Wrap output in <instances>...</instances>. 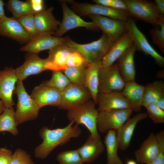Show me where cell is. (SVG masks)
Here are the masks:
<instances>
[{
  "label": "cell",
  "instance_id": "cell-17",
  "mask_svg": "<svg viewBox=\"0 0 164 164\" xmlns=\"http://www.w3.org/2000/svg\"><path fill=\"white\" fill-rule=\"evenodd\" d=\"M62 94V92L58 90L42 83L35 87L30 96L40 109L47 105L58 107L61 101Z\"/></svg>",
  "mask_w": 164,
  "mask_h": 164
},
{
  "label": "cell",
  "instance_id": "cell-2",
  "mask_svg": "<svg viewBox=\"0 0 164 164\" xmlns=\"http://www.w3.org/2000/svg\"><path fill=\"white\" fill-rule=\"evenodd\" d=\"M128 8L130 16L151 24L155 28L159 29L164 22L162 14L153 2L145 0H123Z\"/></svg>",
  "mask_w": 164,
  "mask_h": 164
},
{
  "label": "cell",
  "instance_id": "cell-6",
  "mask_svg": "<svg viewBox=\"0 0 164 164\" xmlns=\"http://www.w3.org/2000/svg\"><path fill=\"white\" fill-rule=\"evenodd\" d=\"M75 13L82 16L91 15H100L117 20L126 22L130 16L127 11L115 9L98 4L79 3L73 0H66Z\"/></svg>",
  "mask_w": 164,
  "mask_h": 164
},
{
  "label": "cell",
  "instance_id": "cell-15",
  "mask_svg": "<svg viewBox=\"0 0 164 164\" xmlns=\"http://www.w3.org/2000/svg\"><path fill=\"white\" fill-rule=\"evenodd\" d=\"M47 62V58L42 59L38 54L27 53L24 63L15 69L18 80L22 81L29 75L38 74L48 70Z\"/></svg>",
  "mask_w": 164,
  "mask_h": 164
},
{
  "label": "cell",
  "instance_id": "cell-39",
  "mask_svg": "<svg viewBox=\"0 0 164 164\" xmlns=\"http://www.w3.org/2000/svg\"><path fill=\"white\" fill-rule=\"evenodd\" d=\"M10 164H34V162L26 151L18 148L12 154Z\"/></svg>",
  "mask_w": 164,
  "mask_h": 164
},
{
  "label": "cell",
  "instance_id": "cell-47",
  "mask_svg": "<svg viewBox=\"0 0 164 164\" xmlns=\"http://www.w3.org/2000/svg\"><path fill=\"white\" fill-rule=\"evenodd\" d=\"M5 108L4 102L2 100H0V115L3 112Z\"/></svg>",
  "mask_w": 164,
  "mask_h": 164
},
{
  "label": "cell",
  "instance_id": "cell-44",
  "mask_svg": "<svg viewBox=\"0 0 164 164\" xmlns=\"http://www.w3.org/2000/svg\"><path fill=\"white\" fill-rule=\"evenodd\" d=\"M156 5L160 12L162 14H164V0H155Z\"/></svg>",
  "mask_w": 164,
  "mask_h": 164
},
{
  "label": "cell",
  "instance_id": "cell-7",
  "mask_svg": "<svg viewBox=\"0 0 164 164\" xmlns=\"http://www.w3.org/2000/svg\"><path fill=\"white\" fill-rule=\"evenodd\" d=\"M133 111L132 108H127L99 112L96 122L97 131L105 133L110 130H117L130 118Z\"/></svg>",
  "mask_w": 164,
  "mask_h": 164
},
{
  "label": "cell",
  "instance_id": "cell-34",
  "mask_svg": "<svg viewBox=\"0 0 164 164\" xmlns=\"http://www.w3.org/2000/svg\"><path fill=\"white\" fill-rule=\"evenodd\" d=\"M85 68L68 67L63 71L71 83L84 86Z\"/></svg>",
  "mask_w": 164,
  "mask_h": 164
},
{
  "label": "cell",
  "instance_id": "cell-8",
  "mask_svg": "<svg viewBox=\"0 0 164 164\" xmlns=\"http://www.w3.org/2000/svg\"><path fill=\"white\" fill-rule=\"evenodd\" d=\"M60 2L63 18L57 29L53 34V36L61 37L69 30L79 27H84L94 31L100 29L92 22H87L82 19L68 6L66 0H61Z\"/></svg>",
  "mask_w": 164,
  "mask_h": 164
},
{
  "label": "cell",
  "instance_id": "cell-4",
  "mask_svg": "<svg viewBox=\"0 0 164 164\" xmlns=\"http://www.w3.org/2000/svg\"><path fill=\"white\" fill-rule=\"evenodd\" d=\"M96 104L90 100L85 104L67 111V117L70 122L78 125H83L88 129L93 136L101 138L96 127L98 112L96 108Z\"/></svg>",
  "mask_w": 164,
  "mask_h": 164
},
{
  "label": "cell",
  "instance_id": "cell-43",
  "mask_svg": "<svg viewBox=\"0 0 164 164\" xmlns=\"http://www.w3.org/2000/svg\"><path fill=\"white\" fill-rule=\"evenodd\" d=\"M92 1L96 4L111 7L112 0H94Z\"/></svg>",
  "mask_w": 164,
  "mask_h": 164
},
{
  "label": "cell",
  "instance_id": "cell-23",
  "mask_svg": "<svg viewBox=\"0 0 164 164\" xmlns=\"http://www.w3.org/2000/svg\"><path fill=\"white\" fill-rule=\"evenodd\" d=\"M159 151L156 135L151 132L139 148L134 152L136 162L147 164L155 158Z\"/></svg>",
  "mask_w": 164,
  "mask_h": 164
},
{
  "label": "cell",
  "instance_id": "cell-22",
  "mask_svg": "<svg viewBox=\"0 0 164 164\" xmlns=\"http://www.w3.org/2000/svg\"><path fill=\"white\" fill-rule=\"evenodd\" d=\"M65 43L55 46L48 52V56L46 58L48 70L62 72L66 69V61L73 49Z\"/></svg>",
  "mask_w": 164,
  "mask_h": 164
},
{
  "label": "cell",
  "instance_id": "cell-1",
  "mask_svg": "<svg viewBox=\"0 0 164 164\" xmlns=\"http://www.w3.org/2000/svg\"><path fill=\"white\" fill-rule=\"evenodd\" d=\"M74 122L71 121L66 127L50 129L44 126L39 131V135L43 142L35 150V156L37 158L43 159L57 146L63 145L69 142L71 138L79 137L82 131Z\"/></svg>",
  "mask_w": 164,
  "mask_h": 164
},
{
  "label": "cell",
  "instance_id": "cell-29",
  "mask_svg": "<svg viewBox=\"0 0 164 164\" xmlns=\"http://www.w3.org/2000/svg\"><path fill=\"white\" fill-rule=\"evenodd\" d=\"M164 97V83L162 80L149 83L145 86L142 106L145 107L155 103L160 98Z\"/></svg>",
  "mask_w": 164,
  "mask_h": 164
},
{
  "label": "cell",
  "instance_id": "cell-27",
  "mask_svg": "<svg viewBox=\"0 0 164 164\" xmlns=\"http://www.w3.org/2000/svg\"><path fill=\"white\" fill-rule=\"evenodd\" d=\"M102 67V60L88 63L85 68L84 86L89 91L92 99L96 104L98 93L99 73Z\"/></svg>",
  "mask_w": 164,
  "mask_h": 164
},
{
  "label": "cell",
  "instance_id": "cell-3",
  "mask_svg": "<svg viewBox=\"0 0 164 164\" xmlns=\"http://www.w3.org/2000/svg\"><path fill=\"white\" fill-rule=\"evenodd\" d=\"M66 44L79 52L88 63L102 60L114 42L103 33L97 40L87 44H81L73 41L69 36L66 37Z\"/></svg>",
  "mask_w": 164,
  "mask_h": 164
},
{
  "label": "cell",
  "instance_id": "cell-30",
  "mask_svg": "<svg viewBox=\"0 0 164 164\" xmlns=\"http://www.w3.org/2000/svg\"><path fill=\"white\" fill-rule=\"evenodd\" d=\"M6 7L12 13V16L17 19L24 15H35L36 14L32 9L29 0L26 1L9 0L7 1Z\"/></svg>",
  "mask_w": 164,
  "mask_h": 164
},
{
  "label": "cell",
  "instance_id": "cell-48",
  "mask_svg": "<svg viewBox=\"0 0 164 164\" xmlns=\"http://www.w3.org/2000/svg\"><path fill=\"white\" fill-rule=\"evenodd\" d=\"M164 70H162L159 71L157 74V77L159 78H163L164 76Z\"/></svg>",
  "mask_w": 164,
  "mask_h": 164
},
{
  "label": "cell",
  "instance_id": "cell-38",
  "mask_svg": "<svg viewBox=\"0 0 164 164\" xmlns=\"http://www.w3.org/2000/svg\"><path fill=\"white\" fill-rule=\"evenodd\" d=\"M161 28H154L150 30L149 34L152 37V43L155 44L162 52L164 53V22L160 26Z\"/></svg>",
  "mask_w": 164,
  "mask_h": 164
},
{
  "label": "cell",
  "instance_id": "cell-20",
  "mask_svg": "<svg viewBox=\"0 0 164 164\" xmlns=\"http://www.w3.org/2000/svg\"><path fill=\"white\" fill-rule=\"evenodd\" d=\"M96 104L98 106L97 110L98 112L113 109L132 108L121 92L98 93Z\"/></svg>",
  "mask_w": 164,
  "mask_h": 164
},
{
  "label": "cell",
  "instance_id": "cell-25",
  "mask_svg": "<svg viewBox=\"0 0 164 164\" xmlns=\"http://www.w3.org/2000/svg\"><path fill=\"white\" fill-rule=\"evenodd\" d=\"M53 7L36 14L34 21L36 28L40 33L43 32L54 33L59 27L60 22L53 16Z\"/></svg>",
  "mask_w": 164,
  "mask_h": 164
},
{
  "label": "cell",
  "instance_id": "cell-41",
  "mask_svg": "<svg viewBox=\"0 0 164 164\" xmlns=\"http://www.w3.org/2000/svg\"><path fill=\"white\" fill-rule=\"evenodd\" d=\"M29 0L31 5L32 9L36 14L45 9V4L43 0Z\"/></svg>",
  "mask_w": 164,
  "mask_h": 164
},
{
  "label": "cell",
  "instance_id": "cell-24",
  "mask_svg": "<svg viewBox=\"0 0 164 164\" xmlns=\"http://www.w3.org/2000/svg\"><path fill=\"white\" fill-rule=\"evenodd\" d=\"M84 163H90L97 159L103 152L104 147L101 138L90 134L83 145L77 149Z\"/></svg>",
  "mask_w": 164,
  "mask_h": 164
},
{
  "label": "cell",
  "instance_id": "cell-19",
  "mask_svg": "<svg viewBox=\"0 0 164 164\" xmlns=\"http://www.w3.org/2000/svg\"><path fill=\"white\" fill-rule=\"evenodd\" d=\"M137 50L133 43L118 59L116 64L125 82L134 81L136 74L134 56Z\"/></svg>",
  "mask_w": 164,
  "mask_h": 164
},
{
  "label": "cell",
  "instance_id": "cell-12",
  "mask_svg": "<svg viewBox=\"0 0 164 164\" xmlns=\"http://www.w3.org/2000/svg\"><path fill=\"white\" fill-rule=\"evenodd\" d=\"M54 33L46 32L39 33L37 36L31 38L28 43L20 48V50L38 54L41 51L49 50L55 46L66 42V37H56L52 36Z\"/></svg>",
  "mask_w": 164,
  "mask_h": 164
},
{
  "label": "cell",
  "instance_id": "cell-14",
  "mask_svg": "<svg viewBox=\"0 0 164 164\" xmlns=\"http://www.w3.org/2000/svg\"><path fill=\"white\" fill-rule=\"evenodd\" d=\"M0 35L10 38L20 44H26L31 39L17 19L13 16H6L0 19Z\"/></svg>",
  "mask_w": 164,
  "mask_h": 164
},
{
  "label": "cell",
  "instance_id": "cell-16",
  "mask_svg": "<svg viewBox=\"0 0 164 164\" xmlns=\"http://www.w3.org/2000/svg\"><path fill=\"white\" fill-rule=\"evenodd\" d=\"M18 80L15 70L12 67H6L0 71V99L6 108H11L15 105L12 94Z\"/></svg>",
  "mask_w": 164,
  "mask_h": 164
},
{
  "label": "cell",
  "instance_id": "cell-45",
  "mask_svg": "<svg viewBox=\"0 0 164 164\" xmlns=\"http://www.w3.org/2000/svg\"><path fill=\"white\" fill-rule=\"evenodd\" d=\"M4 1L2 0H0V19L6 16L5 14L4 9Z\"/></svg>",
  "mask_w": 164,
  "mask_h": 164
},
{
  "label": "cell",
  "instance_id": "cell-21",
  "mask_svg": "<svg viewBox=\"0 0 164 164\" xmlns=\"http://www.w3.org/2000/svg\"><path fill=\"white\" fill-rule=\"evenodd\" d=\"M132 37L127 31L124 33L112 46L102 60L101 68L108 67L114 64L124 52L133 43Z\"/></svg>",
  "mask_w": 164,
  "mask_h": 164
},
{
  "label": "cell",
  "instance_id": "cell-5",
  "mask_svg": "<svg viewBox=\"0 0 164 164\" xmlns=\"http://www.w3.org/2000/svg\"><path fill=\"white\" fill-rule=\"evenodd\" d=\"M14 93L17 96L15 118L18 125L32 120L37 117L40 108L35 101L27 93L22 81L18 80Z\"/></svg>",
  "mask_w": 164,
  "mask_h": 164
},
{
  "label": "cell",
  "instance_id": "cell-36",
  "mask_svg": "<svg viewBox=\"0 0 164 164\" xmlns=\"http://www.w3.org/2000/svg\"><path fill=\"white\" fill-rule=\"evenodd\" d=\"M88 64L84 56L78 51L73 49L67 58L65 67L66 68L86 67Z\"/></svg>",
  "mask_w": 164,
  "mask_h": 164
},
{
  "label": "cell",
  "instance_id": "cell-11",
  "mask_svg": "<svg viewBox=\"0 0 164 164\" xmlns=\"http://www.w3.org/2000/svg\"><path fill=\"white\" fill-rule=\"evenodd\" d=\"M127 31L131 35L137 50L149 55L160 67H164V58L149 44L143 33L137 27L135 20L131 17L125 22Z\"/></svg>",
  "mask_w": 164,
  "mask_h": 164
},
{
  "label": "cell",
  "instance_id": "cell-13",
  "mask_svg": "<svg viewBox=\"0 0 164 164\" xmlns=\"http://www.w3.org/2000/svg\"><path fill=\"white\" fill-rule=\"evenodd\" d=\"M88 16L114 43L128 31L125 22L98 15H91Z\"/></svg>",
  "mask_w": 164,
  "mask_h": 164
},
{
  "label": "cell",
  "instance_id": "cell-35",
  "mask_svg": "<svg viewBox=\"0 0 164 164\" xmlns=\"http://www.w3.org/2000/svg\"><path fill=\"white\" fill-rule=\"evenodd\" d=\"M34 15H26L17 19L31 38H34L39 34L35 26Z\"/></svg>",
  "mask_w": 164,
  "mask_h": 164
},
{
  "label": "cell",
  "instance_id": "cell-40",
  "mask_svg": "<svg viewBox=\"0 0 164 164\" xmlns=\"http://www.w3.org/2000/svg\"><path fill=\"white\" fill-rule=\"evenodd\" d=\"M12 155L11 150L4 148H0V164H10Z\"/></svg>",
  "mask_w": 164,
  "mask_h": 164
},
{
  "label": "cell",
  "instance_id": "cell-37",
  "mask_svg": "<svg viewBox=\"0 0 164 164\" xmlns=\"http://www.w3.org/2000/svg\"><path fill=\"white\" fill-rule=\"evenodd\" d=\"M148 116L156 124L164 123V111L159 108L155 103L150 104L145 107Z\"/></svg>",
  "mask_w": 164,
  "mask_h": 164
},
{
  "label": "cell",
  "instance_id": "cell-9",
  "mask_svg": "<svg viewBox=\"0 0 164 164\" xmlns=\"http://www.w3.org/2000/svg\"><path fill=\"white\" fill-rule=\"evenodd\" d=\"M98 80L99 93L121 92L125 84L116 64L101 68L99 73Z\"/></svg>",
  "mask_w": 164,
  "mask_h": 164
},
{
  "label": "cell",
  "instance_id": "cell-42",
  "mask_svg": "<svg viewBox=\"0 0 164 164\" xmlns=\"http://www.w3.org/2000/svg\"><path fill=\"white\" fill-rule=\"evenodd\" d=\"M111 7L119 10L128 11L127 5L123 0H112Z\"/></svg>",
  "mask_w": 164,
  "mask_h": 164
},
{
  "label": "cell",
  "instance_id": "cell-10",
  "mask_svg": "<svg viewBox=\"0 0 164 164\" xmlns=\"http://www.w3.org/2000/svg\"><path fill=\"white\" fill-rule=\"evenodd\" d=\"M92 98L91 93L84 86L70 83L62 92L60 109L67 111L80 106Z\"/></svg>",
  "mask_w": 164,
  "mask_h": 164
},
{
  "label": "cell",
  "instance_id": "cell-32",
  "mask_svg": "<svg viewBox=\"0 0 164 164\" xmlns=\"http://www.w3.org/2000/svg\"><path fill=\"white\" fill-rule=\"evenodd\" d=\"M70 83L66 75L59 71H53L51 78L42 83L46 86L56 89L61 92H63Z\"/></svg>",
  "mask_w": 164,
  "mask_h": 164
},
{
  "label": "cell",
  "instance_id": "cell-28",
  "mask_svg": "<svg viewBox=\"0 0 164 164\" xmlns=\"http://www.w3.org/2000/svg\"><path fill=\"white\" fill-rule=\"evenodd\" d=\"M115 130L108 131L105 137L104 144L106 149L107 164H124L118 154V145Z\"/></svg>",
  "mask_w": 164,
  "mask_h": 164
},
{
  "label": "cell",
  "instance_id": "cell-46",
  "mask_svg": "<svg viewBox=\"0 0 164 164\" xmlns=\"http://www.w3.org/2000/svg\"><path fill=\"white\" fill-rule=\"evenodd\" d=\"M155 103L159 108L164 111V97L159 99Z\"/></svg>",
  "mask_w": 164,
  "mask_h": 164
},
{
  "label": "cell",
  "instance_id": "cell-18",
  "mask_svg": "<svg viewBox=\"0 0 164 164\" xmlns=\"http://www.w3.org/2000/svg\"><path fill=\"white\" fill-rule=\"evenodd\" d=\"M148 116L147 113H139L129 118L117 130L116 136L118 147L120 150L125 151L128 148L137 124Z\"/></svg>",
  "mask_w": 164,
  "mask_h": 164
},
{
  "label": "cell",
  "instance_id": "cell-33",
  "mask_svg": "<svg viewBox=\"0 0 164 164\" xmlns=\"http://www.w3.org/2000/svg\"><path fill=\"white\" fill-rule=\"evenodd\" d=\"M56 159L59 164H84L77 149L59 153Z\"/></svg>",
  "mask_w": 164,
  "mask_h": 164
},
{
  "label": "cell",
  "instance_id": "cell-31",
  "mask_svg": "<svg viewBox=\"0 0 164 164\" xmlns=\"http://www.w3.org/2000/svg\"><path fill=\"white\" fill-rule=\"evenodd\" d=\"M14 109L12 107L6 108L0 115V132L6 131L15 135L19 134L18 124L15 118Z\"/></svg>",
  "mask_w": 164,
  "mask_h": 164
},
{
  "label": "cell",
  "instance_id": "cell-49",
  "mask_svg": "<svg viewBox=\"0 0 164 164\" xmlns=\"http://www.w3.org/2000/svg\"><path fill=\"white\" fill-rule=\"evenodd\" d=\"M126 164H137V162L134 160L128 159L126 161Z\"/></svg>",
  "mask_w": 164,
  "mask_h": 164
},
{
  "label": "cell",
  "instance_id": "cell-26",
  "mask_svg": "<svg viewBox=\"0 0 164 164\" xmlns=\"http://www.w3.org/2000/svg\"><path fill=\"white\" fill-rule=\"evenodd\" d=\"M145 90V86L135 81L125 83L121 92L128 100L133 111L141 110Z\"/></svg>",
  "mask_w": 164,
  "mask_h": 164
}]
</instances>
